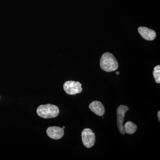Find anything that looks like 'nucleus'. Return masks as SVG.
Segmentation results:
<instances>
[{"label":"nucleus","mask_w":160,"mask_h":160,"mask_svg":"<svg viewBox=\"0 0 160 160\" xmlns=\"http://www.w3.org/2000/svg\"><path fill=\"white\" fill-rule=\"evenodd\" d=\"M138 129V126L132 122H127L124 126L125 132L128 134H132L135 133Z\"/></svg>","instance_id":"9"},{"label":"nucleus","mask_w":160,"mask_h":160,"mask_svg":"<svg viewBox=\"0 0 160 160\" xmlns=\"http://www.w3.org/2000/svg\"><path fill=\"white\" fill-rule=\"evenodd\" d=\"M116 74H117V75L119 74H120L119 72H117Z\"/></svg>","instance_id":"12"},{"label":"nucleus","mask_w":160,"mask_h":160,"mask_svg":"<svg viewBox=\"0 0 160 160\" xmlns=\"http://www.w3.org/2000/svg\"><path fill=\"white\" fill-rule=\"evenodd\" d=\"M138 31L144 39L147 41H153L156 38V33L154 30L146 27H139Z\"/></svg>","instance_id":"7"},{"label":"nucleus","mask_w":160,"mask_h":160,"mask_svg":"<svg viewBox=\"0 0 160 160\" xmlns=\"http://www.w3.org/2000/svg\"><path fill=\"white\" fill-rule=\"evenodd\" d=\"M82 142L84 146L90 148L94 146L95 142V135L91 129L86 128L82 132Z\"/></svg>","instance_id":"4"},{"label":"nucleus","mask_w":160,"mask_h":160,"mask_svg":"<svg viewBox=\"0 0 160 160\" xmlns=\"http://www.w3.org/2000/svg\"><path fill=\"white\" fill-rule=\"evenodd\" d=\"M89 108L91 111L98 116H102L105 114V107L99 101H93L89 104Z\"/></svg>","instance_id":"8"},{"label":"nucleus","mask_w":160,"mask_h":160,"mask_svg":"<svg viewBox=\"0 0 160 160\" xmlns=\"http://www.w3.org/2000/svg\"></svg>","instance_id":"14"},{"label":"nucleus","mask_w":160,"mask_h":160,"mask_svg":"<svg viewBox=\"0 0 160 160\" xmlns=\"http://www.w3.org/2000/svg\"><path fill=\"white\" fill-rule=\"evenodd\" d=\"M158 118L159 121H160V111L158 112Z\"/></svg>","instance_id":"11"},{"label":"nucleus","mask_w":160,"mask_h":160,"mask_svg":"<svg viewBox=\"0 0 160 160\" xmlns=\"http://www.w3.org/2000/svg\"><path fill=\"white\" fill-rule=\"evenodd\" d=\"M100 67L107 72L116 71L118 68V63L114 55L109 52L103 53L100 60Z\"/></svg>","instance_id":"1"},{"label":"nucleus","mask_w":160,"mask_h":160,"mask_svg":"<svg viewBox=\"0 0 160 160\" xmlns=\"http://www.w3.org/2000/svg\"><path fill=\"white\" fill-rule=\"evenodd\" d=\"M153 76L156 82L158 84L160 83V66L158 65L154 67L153 71Z\"/></svg>","instance_id":"10"},{"label":"nucleus","mask_w":160,"mask_h":160,"mask_svg":"<svg viewBox=\"0 0 160 160\" xmlns=\"http://www.w3.org/2000/svg\"><path fill=\"white\" fill-rule=\"evenodd\" d=\"M37 113L39 116L43 118H52L58 115L59 109L57 106L52 104L41 105L37 109Z\"/></svg>","instance_id":"2"},{"label":"nucleus","mask_w":160,"mask_h":160,"mask_svg":"<svg viewBox=\"0 0 160 160\" xmlns=\"http://www.w3.org/2000/svg\"><path fill=\"white\" fill-rule=\"evenodd\" d=\"M46 133L51 138L58 140L62 138L64 136V129L58 126H51L47 128Z\"/></svg>","instance_id":"6"},{"label":"nucleus","mask_w":160,"mask_h":160,"mask_svg":"<svg viewBox=\"0 0 160 160\" xmlns=\"http://www.w3.org/2000/svg\"><path fill=\"white\" fill-rule=\"evenodd\" d=\"M63 89L67 94L75 95L81 93L82 91V84L78 82L68 81L63 85Z\"/></svg>","instance_id":"3"},{"label":"nucleus","mask_w":160,"mask_h":160,"mask_svg":"<svg viewBox=\"0 0 160 160\" xmlns=\"http://www.w3.org/2000/svg\"><path fill=\"white\" fill-rule=\"evenodd\" d=\"M129 110L128 106L125 105H120L117 109V126L121 134L124 135L125 134L124 129L123 122H124V118L125 116V113L128 110Z\"/></svg>","instance_id":"5"},{"label":"nucleus","mask_w":160,"mask_h":160,"mask_svg":"<svg viewBox=\"0 0 160 160\" xmlns=\"http://www.w3.org/2000/svg\"><path fill=\"white\" fill-rule=\"evenodd\" d=\"M62 129H65V126H63V127H62Z\"/></svg>","instance_id":"13"}]
</instances>
